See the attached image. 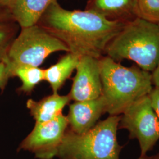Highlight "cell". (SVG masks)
I'll return each instance as SVG.
<instances>
[{
    "label": "cell",
    "mask_w": 159,
    "mask_h": 159,
    "mask_svg": "<svg viewBox=\"0 0 159 159\" xmlns=\"http://www.w3.org/2000/svg\"><path fill=\"white\" fill-rule=\"evenodd\" d=\"M61 51L68 52L69 50L61 41L35 24L22 28L12 41L6 64L10 75L11 71L19 67H39L52 53Z\"/></svg>",
    "instance_id": "obj_5"
},
{
    "label": "cell",
    "mask_w": 159,
    "mask_h": 159,
    "mask_svg": "<svg viewBox=\"0 0 159 159\" xmlns=\"http://www.w3.org/2000/svg\"><path fill=\"white\" fill-rule=\"evenodd\" d=\"M152 81L154 87H159V61L157 67L152 73Z\"/></svg>",
    "instance_id": "obj_19"
},
{
    "label": "cell",
    "mask_w": 159,
    "mask_h": 159,
    "mask_svg": "<svg viewBox=\"0 0 159 159\" xmlns=\"http://www.w3.org/2000/svg\"><path fill=\"white\" fill-rule=\"evenodd\" d=\"M0 22V63L6 64L8 60V51L13 41L11 29Z\"/></svg>",
    "instance_id": "obj_16"
},
{
    "label": "cell",
    "mask_w": 159,
    "mask_h": 159,
    "mask_svg": "<svg viewBox=\"0 0 159 159\" xmlns=\"http://www.w3.org/2000/svg\"><path fill=\"white\" fill-rule=\"evenodd\" d=\"M11 78L7 65L3 62L0 63V90H4L8 80Z\"/></svg>",
    "instance_id": "obj_18"
},
{
    "label": "cell",
    "mask_w": 159,
    "mask_h": 159,
    "mask_svg": "<svg viewBox=\"0 0 159 159\" xmlns=\"http://www.w3.org/2000/svg\"><path fill=\"white\" fill-rule=\"evenodd\" d=\"M56 0H14L9 11L21 28L37 24Z\"/></svg>",
    "instance_id": "obj_11"
},
{
    "label": "cell",
    "mask_w": 159,
    "mask_h": 159,
    "mask_svg": "<svg viewBox=\"0 0 159 159\" xmlns=\"http://www.w3.org/2000/svg\"><path fill=\"white\" fill-rule=\"evenodd\" d=\"M120 116L119 129L127 130L130 139L138 140L140 156L147 154L159 140V120L148 96L132 103Z\"/></svg>",
    "instance_id": "obj_6"
},
{
    "label": "cell",
    "mask_w": 159,
    "mask_h": 159,
    "mask_svg": "<svg viewBox=\"0 0 159 159\" xmlns=\"http://www.w3.org/2000/svg\"><path fill=\"white\" fill-rule=\"evenodd\" d=\"M121 116H110L85 133L68 129L58 150L59 159H119L123 146L117 140Z\"/></svg>",
    "instance_id": "obj_4"
},
{
    "label": "cell",
    "mask_w": 159,
    "mask_h": 159,
    "mask_svg": "<svg viewBox=\"0 0 159 159\" xmlns=\"http://www.w3.org/2000/svg\"><path fill=\"white\" fill-rule=\"evenodd\" d=\"M102 96L106 113L119 116L153 89L152 73L137 66L125 67L108 56L99 58Z\"/></svg>",
    "instance_id": "obj_2"
},
{
    "label": "cell",
    "mask_w": 159,
    "mask_h": 159,
    "mask_svg": "<svg viewBox=\"0 0 159 159\" xmlns=\"http://www.w3.org/2000/svg\"><path fill=\"white\" fill-rule=\"evenodd\" d=\"M66 116L61 114L54 119L43 123H35L34 129L20 143L18 152L28 151L38 159H52L68 129Z\"/></svg>",
    "instance_id": "obj_7"
},
{
    "label": "cell",
    "mask_w": 159,
    "mask_h": 159,
    "mask_svg": "<svg viewBox=\"0 0 159 159\" xmlns=\"http://www.w3.org/2000/svg\"><path fill=\"white\" fill-rule=\"evenodd\" d=\"M80 58L68 52L57 63L44 69V80L49 83L53 93H58L67 80L70 77L76 69Z\"/></svg>",
    "instance_id": "obj_12"
},
{
    "label": "cell",
    "mask_w": 159,
    "mask_h": 159,
    "mask_svg": "<svg viewBox=\"0 0 159 159\" xmlns=\"http://www.w3.org/2000/svg\"><path fill=\"white\" fill-rule=\"evenodd\" d=\"M70 101L68 95L61 96L58 93H52L39 101L29 99L26 106L35 123H43L63 114V109Z\"/></svg>",
    "instance_id": "obj_10"
},
{
    "label": "cell",
    "mask_w": 159,
    "mask_h": 159,
    "mask_svg": "<svg viewBox=\"0 0 159 159\" xmlns=\"http://www.w3.org/2000/svg\"><path fill=\"white\" fill-rule=\"evenodd\" d=\"M14 0H0V9L9 10Z\"/></svg>",
    "instance_id": "obj_21"
},
{
    "label": "cell",
    "mask_w": 159,
    "mask_h": 159,
    "mask_svg": "<svg viewBox=\"0 0 159 159\" xmlns=\"http://www.w3.org/2000/svg\"><path fill=\"white\" fill-rule=\"evenodd\" d=\"M151 106L159 120V87H154L148 94Z\"/></svg>",
    "instance_id": "obj_17"
},
{
    "label": "cell",
    "mask_w": 159,
    "mask_h": 159,
    "mask_svg": "<svg viewBox=\"0 0 159 159\" xmlns=\"http://www.w3.org/2000/svg\"><path fill=\"white\" fill-rule=\"evenodd\" d=\"M39 22L42 27L61 41L70 52L79 57L99 59L126 21L111 20L91 9L67 10L56 0Z\"/></svg>",
    "instance_id": "obj_1"
},
{
    "label": "cell",
    "mask_w": 159,
    "mask_h": 159,
    "mask_svg": "<svg viewBox=\"0 0 159 159\" xmlns=\"http://www.w3.org/2000/svg\"><path fill=\"white\" fill-rule=\"evenodd\" d=\"M106 113V103L102 96L94 100L75 102L69 106L66 116L69 129L77 134L85 133L94 127Z\"/></svg>",
    "instance_id": "obj_9"
},
{
    "label": "cell",
    "mask_w": 159,
    "mask_h": 159,
    "mask_svg": "<svg viewBox=\"0 0 159 159\" xmlns=\"http://www.w3.org/2000/svg\"><path fill=\"white\" fill-rule=\"evenodd\" d=\"M10 17H11V15L9 10H6L5 9H0V22L6 21Z\"/></svg>",
    "instance_id": "obj_20"
},
{
    "label": "cell",
    "mask_w": 159,
    "mask_h": 159,
    "mask_svg": "<svg viewBox=\"0 0 159 159\" xmlns=\"http://www.w3.org/2000/svg\"><path fill=\"white\" fill-rule=\"evenodd\" d=\"M135 17L154 23H159V0H136Z\"/></svg>",
    "instance_id": "obj_15"
},
{
    "label": "cell",
    "mask_w": 159,
    "mask_h": 159,
    "mask_svg": "<svg viewBox=\"0 0 159 159\" xmlns=\"http://www.w3.org/2000/svg\"><path fill=\"white\" fill-rule=\"evenodd\" d=\"M11 77H17L22 84L17 90L30 94L34 88L44 80V70L39 67L23 66L14 69L10 73Z\"/></svg>",
    "instance_id": "obj_14"
},
{
    "label": "cell",
    "mask_w": 159,
    "mask_h": 159,
    "mask_svg": "<svg viewBox=\"0 0 159 159\" xmlns=\"http://www.w3.org/2000/svg\"><path fill=\"white\" fill-rule=\"evenodd\" d=\"M137 159H159V153L151 156H148L147 154L144 156H140V157Z\"/></svg>",
    "instance_id": "obj_22"
},
{
    "label": "cell",
    "mask_w": 159,
    "mask_h": 159,
    "mask_svg": "<svg viewBox=\"0 0 159 159\" xmlns=\"http://www.w3.org/2000/svg\"><path fill=\"white\" fill-rule=\"evenodd\" d=\"M136 0H93L91 10L110 17L123 18L134 16Z\"/></svg>",
    "instance_id": "obj_13"
},
{
    "label": "cell",
    "mask_w": 159,
    "mask_h": 159,
    "mask_svg": "<svg viewBox=\"0 0 159 159\" xmlns=\"http://www.w3.org/2000/svg\"><path fill=\"white\" fill-rule=\"evenodd\" d=\"M71 91V100L83 102L98 98L102 96V85L99 59L89 56L80 58Z\"/></svg>",
    "instance_id": "obj_8"
},
{
    "label": "cell",
    "mask_w": 159,
    "mask_h": 159,
    "mask_svg": "<svg viewBox=\"0 0 159 159\" xmlns=\"http://www.w3.org/2000/svg\"><path fill=\"white\" fill-rule=\"evenodd\" d=\"M104 53L117 62L131 60L140 68L152 73L159 61V23L136 17L126 21Z\"/></svg>",
    "instance_id": "obj_3"
}]
</instances>
